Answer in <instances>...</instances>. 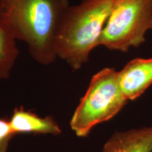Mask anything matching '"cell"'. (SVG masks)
I'll list each match as a JSON object with an SVG mask.
<instances>
[{"instance_id":"obj_8","label":"cell","mask_w":152,"mask_h":152,"mask_svg":"<svg viewBox=\"0 0 152 152\" xmlns=\"http://www.w3.org/2000/svg\"><path fill=\"white\" fill-rule=\"evenodd\" d=\"M17 40L0 20V80L8 79L18 57Z\"/></svg>"},{"instance_id":"obj_9","label":"cell","mask_w":152,"mask_h":152,"mask_svg":"<svg viewBox=\"0 0 152 152\" xmlns=\"http://www.w3.org/2000/svg\"><path fill=\"white\" fill-rule=\"evenodd\" d=\"M16 135L11 129L9 119L0 118V144L10 142Z\"/></svg>"},{"instance_id":"obj_11","label":"cell","mask_w":152,"mask_h":152,"mask_svg":"<svg viewBox=\"0 0 152 152\" xmlns=\"http://www.w3.org/2000/svg\"><path fill=\"white\" fill-rule=\"evenodd\" d=\"M2 11H3V2L2 0H0V20L2 16Z\"/></svg>"},{"instance_id":"obj_4","label":"cell","mask_w":152,"mask_h":152,"mask_svg":"<svg viewBox=\"0 0 152 152\" xmlns=\"http://www.w3.org/2000/svg\"><path fill=\"white\" fill-rule=\"evenodd\" d=\"M152 30V0H113L99 46L127 52L145 41Z\"/></svg>"},{"instance_id":"obj_10","label":"cell","mask_w":152,"mask_h":152,"mask_svg":"<svg viewBox=\"0 0 152 152\" xmlns=\"http://www.w3.org/2000/svg\"><path fill=\"white\" fill-rule=\"evenodd\" d=\"M10 142H7L4 143L0 144V152H7L9 144Z\"/></svg>"},{"instance_id":"obj_2","label":"cell","mask_w":152,"mask_h":152,"mask_svg":"<svg viewBox=\"0 0 152 152\" xmlns=\"http://www.w3.org/2000/svg\"><path fill=\"white\" fill-rule=\"evenodd\" d=\"M113 0H83L70 6L57 35V58L65 61L74 71L87 63L99 41L111 13Z\"/></svg>"},{"instance_id":"obj_1","label":"cell","mask_w":152,"mask_h":152,"mask_svg":"<svg viewBox=\"0 0 152 152\" xmlns=\"http://www.w3.org/2000/svg\"><path fill=\"white\" fill-rule=\"evenodd\" d=\"M3 22L26 44L32 58L47 66L57 58L56 40L70 0H2Z\"/></svg>"},{"instance_id":"obj_5","label":"cell","mask_w":152,"mask_h":152,"mask_svg":"<svg viewBox=\"0 0 152 152\" xmlns=\"http://www.w3.org/2000/svg\"><path fill=\"white\" fill-rule=\"evenodd\" d=\"M118 80L128 101L136 99L152 85V57L131 60L118 71Z\"/></svg>"},{"instance_id":"obj_7","label":"cell","mask_w":152,"mask_h":152,"mask_svg":"<svg viewBox=\"0 0 152 152\" xmlns=\"http://www.w3.org/2000/svg\"><path fill=\"white\" fill-rule=\"evenodd\" d=\"M11 129L15 134L32 133L58 136L61 133L58 123L50 116L40 117L32 111H26L22 106L16 108L9 118Z\"/></svg>"},{"instance_id":"obj_6","label":"cell","mask_w":152,"mask_h":152,"mask_svg":"<svg viewBox=\"0 0 152 152\" xmlns=\"http://www.w3.org/2000/svg\"><path fill=\"white\" fill-rule=\"evenodd\" d=\"M102 152H152V127L115 132Z\"/></svg>"},{"instance_id":"obj_3","label":"cell","mask_w":152,"mask_h":152,"mask_svg":"<svg viewBox=\"0 0 152 152\" xmlns=\"http://www.w3.org/2000/svg\"><path fill=\"white\" fill-rule=\"evenodd\" d=\"M128 102L120 88L118 71L104 68L92 76L71 118L70 126L77 137L90 134L95 125L113 118Z\"/></svg>"}]
</instances>
